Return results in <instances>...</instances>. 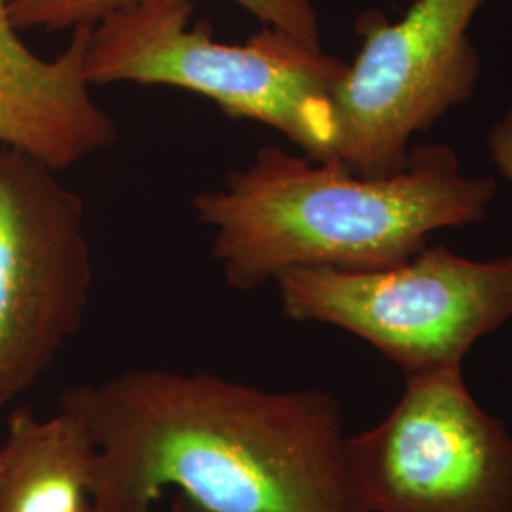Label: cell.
Segmentation results:
<instances>
[{"mask_svg":"<svg viewBox=\"0 0 512 512\" xmlns=\"http://www.w3.org/2000/svg\"><path fill=\"white\" fill-rule=\"evenodd\" d=\"M97 448L92 512H365L338 399L213 374L129 368L61 404Z\"/></svg>","mask_w":512,"mask_h":512,"instance_id":"1","label":"cell"},{"mask_svg":"<svg viewBox=\"0 0 512 512\" xmlns=\"http://www.w3.org/2000/svg\"><path fill=\"white\" fill-rule=\"evenodd\" d=\"M492 177H469L448 145L410 148L389 177L264 147L192 198L226 283L255 291L293 268L380 270L418 255L433 232L486 219Z\"/></svg>","mask_w":512,"mask_h":512,"instance_id":"2","label":"cell"},{"mask_svg":"<svg viewBox=\"0 0 512 512\" xmlns=\"http://www.w3.org/2000/svg\"><path fill=\"white\" fill-rule=\"evenodd\" d=\"M192 0H137L93 23L84 54L90 86L141 84L198 93L224 114L285 135L311 160L334 164L332 92L346 63L272 27L243 44L190 25Z\"/></svg>","mask_w":512,"mask_h":512,"instance_id":"3","label":"cell"},{"mask_svg":"<svg viewBox=\"0 0 512 512\" xmlns=\"http://www.w3.org/2000/svg\"><path fill=\"white\" fill-rule=\"evenodd\" d=\"M274 283L289 319L346 330L404 376L463 366L512 319V255L475 260L446 245L380 270L293 268Z\"/></svg>","mask_w":512,"mask_h":512,"instance_id":"4","label":"cell"},{"mask_svg":"<svg viewBox=\"0 0 512 512\" xmlns=\"http://www.w3.org/2000/svg\"><path fill=\"white\" fill-rule=\"evenodd\" d=\"M486 0H416L403 19L380 10L357 19L361 48L332 92L334 164L389 177L410 143L471 101L482 59L469 27Z\"/></svg>","mask_w":512,"mask_h":512,"instance_id":"5","label":"cell"},{"mask_svg":"<svg viewBox=\"0 0 512 512\" xmlns=\"http://www.w3.org/2000/svg\"><path fill=\"white\" fill-rule=\"evenodd\" d=\"M365 512H512V431L484 410L463 366L404 376L384 420L349 435Z\"/></svg>","mask_w":512,"mask_h":512,"instance_id":"6","label":"cell"},{"mask_svg":"<svg viewBox=\"0 0 512 512\" xmlns=\"http://www.w3.org/2000/svg\"><path fill=\"white\" fill-rule=\"evenodd\" d=\"M57 173L0 143V414L54 365L90 304L86 205Z\"/></svg>","mask_w":512,"mask_h":512,"instance_id":"7","label":"cell"},{"mask_svg":"<svg viewBox=\"0 0 512 512\" xmlns=\"http://www.w3.org/2000/svg\"><path fill=\"white\" fill-rule=\"evenodd\" d=\"M12 4L0 0V143L59 171L112 147L118 126L84 76L93 25L74 27L67 48L46 59L19 37Z\"/></svg>","mask_w":512,"mask_h":512,"instance_id":"8","label":"cell"},{"mask_svg":"<svg viewBox=\"0 0 512 512\" xmlns=\"http://www.w3.org/2000/svg\"><path fill=\"white\" fill-rule=\"evenodd\" d=\"M97 448L84 420L12 412L0 442V512H92Z\"/></svg>","mask_w":512,"mask_h":512,"instance_id":"9","label":"cell"},{"mask_svg":"<svg viewBox=\"0 0 512 512\" xmlns=\"http://www.w3.org/2000/svg\"><path fill=\"white\" fill-rule=\"evenodd\" d=\"M137 0H14L12 19L21 29L48 31L93 25L110 12ZM255 16L262 27H272L300 40L313 50L321 48L319 16L313 0H230Z\"/></svg>","mask_w":512,"mask_h":512,"instance_id":"10","label":"cell"},{"mask_svg":"<svg viewBox=\"0 0 512 512\" xmlns=\"http://www.w3.org/2000/svg\"><path fill=\"white\" fill-rule=\"evenodd\" d=\"M486 145L497 171L512 183V109L507 110L492 126L486 137Z\"/></svg>","mask_w":512,"mask_h":512,"instance_id":"11","label":"cell"}]
</instances>
